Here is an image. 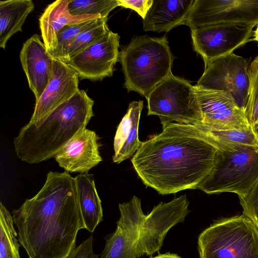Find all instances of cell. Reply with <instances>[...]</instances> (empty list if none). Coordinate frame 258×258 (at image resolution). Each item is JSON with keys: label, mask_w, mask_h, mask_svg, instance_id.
<instances>
[{"label": "cell", "mask_w": 258, "mask_h": 258, "mask_svg": "<svg viewBox=\"0 0 258 258\" xmlns=\"http://www.w3.org/2000/svg\"><path fill=\"white\" fill-rule=\"evenodd\" d=\"M28 258H67L85 229L75 178L49 171L38 192L12 212Z\"/></svg>", "instance_id": "6da1fadb"}, {"label": "cell", "mask_w": 258, "mask_h": 258, "mask_svg": "<svg viewBox=\"0 0 258 258\" xmlns=\"http://www.w3.org/2000/svg\"><path fill=\"white\" fill-rule=\"evenodd\" d=\"M217 151L201 125L172 122L142 142L131 162L144 184L167 195L197 189Z\"/></svg>", "instance_id": "7a4b0ae2"}, {"label": "cell", "mask_w": 258, "mask_h": 258, "mask_svg": "<svg viewBox=\"0 0 258 258\" xmlns=\"http://www.w3.org/2000/svg\"><path fill=\"white\" fill-rule=\"evenodd\" d=\"M185 195L168 203L161 202L145 215L141 200L133 196L119 204L120 217L115 230L105 237L101 258L152 257L159 252L169 230L183 222L190 212Z\"/></svg>", "instance_id": "3957f363"}, {"label": "cell", "mask_w": 258, "mask_h": 258, "mask_svg": "<svg viewBox=\"0 0 258 258\" xmlns=\"http://www.w3.org/2000/svg\"><path fill=\"white\" fill-rule=\"evenodd\" d=\"M94 104L87 92L79 89L44 117L29 122L14 138L17 157L29 164L54 158L76 135L86 128L94 116Z\"/></svg>", "instance_id": "277c9868"}, {"label": "cell", "mask_w": 258, "mask_h": 258, "mask_svg": "<svg viewBox=\"0 0 258 258\" xmlns=\"http://www.w3.org/2000/svg\"><path fill=\"white\" fill-rule=\"evenodd\" d=\"M174 57L165 36L133 38L119 52L124 87L146 98L159 83L172 74Z\"/></svg>", "instance_id": "5b68a950"}, {"label": "cell", "mask_w": 258, "mask_h": 258, "mask_svg": "<svg viewBox=\"0 0 258 258\" xmlns=\"http://www.w3.org/2000/svg\"><path fill=\"white\" fill-rule=\"evenodd\" d=\"M200 258H258V228L242 214L215 221L199 236Z\"/></svg>", "instance_id": "8992f818"}, {"label": "cell", "mask_w": 258, "mask_h": 258, "mask_svg": "<svg viewBox=\"0 0 258 258\" xmlns=\"http://www.w3.org/2000/svg\"><path fill=\"white\" fill-rule=\"evenodd\" d=\"M258 179V148L241 146L232 151L217 150L213 167L199 184L208 194L247 195Z\"/></svg>", "instance_id": "52a82bcc"}, {"label": "cell", "mask_w": 258, "mask_h": 258, "mask_svg": "<svg viewBox=\"0 0 258 258\" xmlns=\"http://www.w3.org/2000/svg\"><path fill=\"white\" fill-rule=\"evenodd\" d=\"M148 115L158 116L163 127L172 122L202 124L195 86L172 74L146 98Z\"/></svg>", "instance_id": "ba28073f"}, {"label": "cell", "mask_w": 258, "mask_h": 258, "mask_svg": "<svg viewBox=\"0 0 258 258\" xmlns=\"http://www.w3.org/2000/svg\"><path fill=\"white\" fill-rule=\"evenodd\" d=\"M248 69L246 59L232 52L205 66L204 72L195 86L228 93L245 111L248 96Z\"/></svg>", "instance_id": "9c48e42d"}, {"label": "cell", "mask_w": 258, "mask_h": 258, "mask_svg": "<svg viewBox=\"0 0 258 258\" xmlns=\"http://www.w3.org/2000/svg\"><path fill=\"white\" fill-rule=\"evenodd\" d=\"M255 26L243 23H218L191 29L194 50L203 58L205 66L211 60L232 53L249 41Z\"/></svg>", "instance_id": "30bf717a"}, {"label": "cell", "mask_w": 258, "mask_h": 258, "mask_svg": "<svg viewBox=\"0 0 258 258\" xmlns=\"http://www.w3.org/2000/svg\"><path fill=\"white\" fill-rule=\"evenodd\" d=\"M218 23L258 24V0H194L184 25L190 29Z\"/></svg>", "instance_id": "8fae6325"}, {"label": "cell", "mask_w": 258, "mask_h": 258, "mask_svg": "<svg viewBox=\"0 0 258 258\" xmlns=\"http://www.w3.org/2000/svg\"><path fill=\"white\" fill-rule=\"evenodd\" d=\"M195 87L202 125L218 130H244L250 126L245 111L228 93Z\"/></svg>", "instance_id": "7c38bea8"}, {"label": "cell", "mask_w": 258, "mask_h": 258, "mask_svg": "<svg viewBox=\"0 0 258 258\" xmlns=\"http://www.w3.org/2000/svg\"><path fill=\"white\" fill-rule=\"evenodd\" d=\"M120 36L109 31L98 41L72 57L67 64L82 80H101L112 76L119 60Z\"/></svg>", "instance_id": "4fadbf2b"}, {"label": "cell", "mask_w": 258, "mask_h": 258, "mask_svg": "<svg viewBox=\"0 0 258 258\" xmlns=\"http://www.w3.org/2000/svg\"><path fill=\"white\" fill-rule=\"evenodd\" d=\"M79 77L67 63L54 59L51 79L39 99L35 101L29 122H34L45 116L70 99L79 90Z\"/></svg>", "instance_id": "5bb4252c"}, {"label": "cell", "mask_w": 258, "mask_h": 258, "mask_svg": "<svg viewBox=\"0 0 258 258\" xmlns=\"http://www.w3.org/2000/svg\"><path fill=\"white\" fill-rule=\"evenodd\" d=\"M20 59L29 87L37 101L51 79L54 58L40 36L35 34L23 44Z\"/></svg>", "instance_id": "9a60e30c"}, {"label": "cell", "mask_w": 258, "mask_h": 258, "mask_svg": "<svg viewBox=\"0 0 258 258\" xmlns=\"http://www.w3.org/2000/svg\"><path fill=\"white\" fill-rule=\"evenodd\" d=\"M100 146L96 133L86 128L76 135L54 158L66 172L88 173L102 160Z\"/></svg>", "instance_id": "2e32d148"}, {"label": "cell", "mask_w": 258, "mask_h": 258, "mask_svg": "<svg viewBox=\"0 0 258 258\" xmlns=\"http://www.w3.org/2000/svg\"><path fill=\"white\" fill-rule=\"evenodd\" d=\"M68 4L69 0H57L47 7L39 18L41 37L50 53L56 49L57 34L65 26L102 17L100 15H73Z\"/></svg>", "instance_id": "e0dca14e"}, {"label": "cell", "mask_w": 258, "mask_h": 258, "mask_svg": "<svg viewBox=\"0 0 258 258\" xmlns=\"http://www.w3.org/2000/svg\"><path fill=\"white\" fill-rule=\"evenodd\" d=\"M194 0H153L143 20L145 31L167 32L184 24Z\"/></svg>", "instance_id": "ac0fdd59"}, {"label": "cell", "mask_w": 258, "mask_h": 258, "mask_svg": "<svg viewBox=\"0 0 258 258\" xmlns=\"http://www.w3.org/2000/svg\"><path fill=\"white\" fill-rule=\"evenodd\" d=\"M143 101H132L119 123L114 138V163H120L133 157L142 142L138 137V130Z\"/></svg>", "instance_id": "d6986e66"}, {"label": "cell", "mask_w": 258, "mask_h": 258, "mask_svg": "<svg viewBox=\"0 0 258 258\" xmlns=\"http://www.w3.org/2000/svg\"><path fill=\"white\" fill-rule=\"evenodd\" d=\"M75 178L85 229L93 233L99 223L103 221L101 201L93 175L88 173H80Z\"/></svg>", "instance_id": "ffe728a7"}, {"label": "cell", "mask_w": 258, "mask_h": 258, "mask_svg": "<svg viewBox=\"0 0 258 258\" xmlns=\"http://www.w3.org/2000/svg\"><path fill=\"white\" fill-rule=\"evenodd\" d=\"M31 0L0 1V47L5 49L8 41L22 28L28 15L33 11Z\"/></svg>", "instance_id": "44dd1931"}, {"label": "cell", "mask_w": 258, "mask_h": 258, "mask_svg": "<svg viewBox=\"0 0 258 258\" xmlns=\"http://www.w3.org/2000/svg\"><path fill=\"white\" fill-rule=\"evenodd\" d=\"M13 217L0 203V258H20V242Z\"/></svg>", "instance_id": "7402d4cb"}, {"label": "cell", "mask_w": 258, "mask_h": 258, "mask_svg": "<svg viewBox=\"0 0 258 258\" xmlns=\"http://www.w3.org/2000/svg\"><path fill=\"white\" fill-rule=\"evenodd\" d=\"M107 20V17H100L96 19L90 26L77 36L69 52V61L75 55L98 41L110 31Z\"/></svg>", "instance_id": "603a6c76"}, {"label": "cell", "mask_w": 258, "mask_h": 258, "mask_svg": "<svg viewBox=\"0 0 258 258\" xmlns=\"http://www.w3.org/2000/svg\"><path fill=\"white\" fill-rule=\"evenodd\" d=\"M96 19L65 26L57 34L56 49L53 52H50L52 57L54 59L68 63L69 52L77 36L90 26Z\"/></svg>", "instance_id": "cb8c5ba5"}, {"label": "cell", "mask_w": 258, "mask_h": 258, "mask_svg": "<svg viewBox=\"0 0 258 258\" xmlns=\"http://www.w3.org/2000/svg\"><path fill=\"white\" fill-rule=\"evenodd\" d=\"M118 6V0H69L68 4L73 15H100L102 17H107Z\"/></svg>", "instance_id": "d4e9b609"}, {"label": "cell", "mask_w": 258, "mask_h": 258, "mask_svg": "<svg viewBox=\"0 0 258 258\" xmlns=\"http://www.w3.org/2000/svg\"><path fill=\"white\" fill-rule=\"evenodd\" d=\"M248 96L245 112L249 125L258 132V55L248 69Z\"/></svg>", "instance_id": "484cf974"}, {"label": "cell", "mask_w": 258, "mask_h": 258, "mask_svg": "<svg viewBox=\"0 0 258 258\" xmlns=\"http://www.w3.org/2000/svg\"><path fill=\"white\" fill-rule=\"evenodd\" d=\"M239 198L243 214L249 217L258 228V179L247 195Z\"/></svg>", "instance_id": "4316f807"}, {"label": "cell", "mask_w": 258, "mask_h": 258, "mask_svg": "<svg viewBox=\"0 0 258 258\" xmlns=\"http://www.w3.org/2000/svg\"><path fill=\"white\" fill-rule=\"evenodd\" d=\"M93 237L91 235L76 246L67 258H98L99 255L93 251Z\"/></svg>", "instance_id": "83f0119b"}, {"label": "cell", "mask_w": 258, "mask_h": 258, "mask_svg": "<svg viewBox=\"0 0 258 258\" xmlns=\"http://www.w3.org/2000/svg\"><path fill=\"white\" fill-rule=\"evenodd\" d=\"M118 2L119 6L134 10L144 20L153 4V0H118Z\"/></svg>", "instance_id": "f1b7e54d"}, {"label": "cell", "mask_w": 258, "mask_h": 258, "mask_svg": "<svg viewBox=\"0 0 258 258\" xmlns=\"http://www.w3.org/2000/svg\"><path fill=\"white\" fill-rule=\"evenodd\" d=\"M150 258H181L178 254L170 252H166L164 254H159L158 255Z\"/></svg>", "instance_id": "f546056e"}, {"label": "cell", "mask_w": 258, "mask_h": 258, "mask_svg": "<svg viewBox=\"0 0 258 258\" xmlns=\"http://www.w3.org/2000/svg\"><path fill=\"white\" fill-rule=\"evenodd\" d=\"M254 36H255L254 39L258 42V24L255 30L254 31Z\"/></svg>", "instance_id": "4dcf8cb0"}]
</instances>
